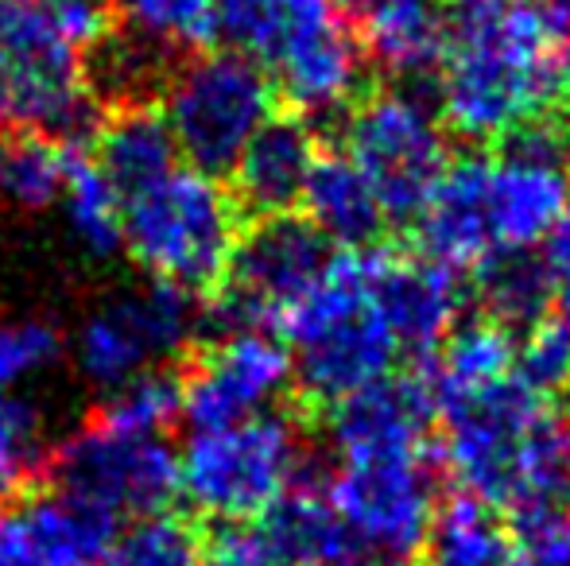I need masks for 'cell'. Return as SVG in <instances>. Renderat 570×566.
Listing matches in <instances>:
<instances>
[{"mask_svg": "<svg viewBox=\"0 0 570 566\" xmlns=\"http://www.w3.org/2000/svg\"><path fill=\"white\" fill-rule=\"evenodd\" d=\"M570 86V12L548 0H451L439 117L465 140L535 129Z\"/></svg>", "mask_w": 570, "mask_h": 566, "instance_id": "obj_1", "label": "cell"}, {"mask_svg": "<svg viewBox=\"0 0 570 566\" xmlns=\"http://www.w3.org/2000/svg\"><path fill=\"white\" fill-rule=\"evenodd\" d=\"M435 404L423 380H381L350 396L331 416L334 474L326 500L353 547L381 559L423 552L439 508L428 458Z\"/></svg>", "mask_w": 570, "mask_h": 566, "instance_id": "obj_2", "label": "cell"}, {"mask_svg": "<svg viewBox=\"0 0 570 566\" xmlns=\"http://www.w3.org/2000/svg\"><path fill=\"white\" fill-rule=\"evenodd\" d=\"M570 218V167L563 148L540 125L497 156L446 163L420 210L428 260L451 272H481L517 252H532Z\"/></svg>", "mask_w": 570, "mask_h": 566, "instance_id": "obj_3", "label": "cell"}, {"mask_svg": "<svg viewBox=\"0 0 570 566\" xmlns=\"http://www.w3.org/2000/svg\"><path fill=\"white\" fill-rule=\"evenodd\" d=\"M376 252H345L284 318L295 380L323 404L381 385L400 361V341L376 302Z\"/></svg>", "mask_w": 570, "mask_h": 566, "instance_id": "obj_4", "label": "cell"}, {"mask_svg": "<svg viewBox=\"0 0 570 566\" xmlns=\"http://www.w3.org/2000/svg\"><path fill=\"white\" fill-rule=\"evenodd\" d=\"M237 241V198L195 167L179 163L125 198L120 249L156 284H171L187 295L210 291L226 280Z\"/></svg>", "mask_w": 570, "mask_h": 566, "instance_id": "obj_5", "label": "cell"}, {"mask_svg": "<svg viewBox=\"0 0 570 566\" xmlns=\"http://www.w3.org/2000/svg\"><path fill=\"white\" fill-rule=\"evenodd\" d=\"M0 121L47 140L98 129L86 51L62 36L43 0L0 8Z\"/></svg>", "mask_w": 570, "mask_h": 566, "instance_id": "obj_6", "label": "cell"}, {"mask_svg": "<svg viewBox=\"0 0 570 566\" xmlns=\"http://www.w3.org/2000/svg\"><path fill=\"white\" fill-rule=\"evenodd\" d=\"M303 438L292 419L264 411L206 427L179 450V493L222 524H253L299 485Z\"/></svg>", "mask_w": 570, "mask_h": 566, "instance_id": "obj_7", "label": "cell"}, {"mask_svg": "<svg viewBox=\"0 0 570 566\" xmlns=\"http://www.w3.org/2000/svg\"><path fill=\"white\" fill-rule=\"evenodd\" d=\"M159 98L179 159L214 179L233 171L276 106L268 70L237 51H206L179 62L159 86Z\"/></svg>", "mask_w": 570, "mask_h": 566, "instance_id": "obj_8", "label": "cell"}, {"mask_svg": "<svg viewBox=\"0 0 570 566\" xmlns=\"http://www.w3.org/2000/svg\"><path fill=\"white\" fill-rule=\"evenodd\" d=\"M435 411L443 419V461L462 493L509 508L540 443L556 427L543 411V396L512 373L435 404Z\"/></svg>", "mask_w": 570, "mask_h": 566, "instance_id": "obj_9", "label": "cell"}, {"mask_svg": "<svg viewBox=\"0 0 570 566\" xmlns=\"http://www.w3.org/2000/svg\"><path fill=\"white\" fill-rule=\"evenodd\" d=\"M51 474L55 489L109 524L167 513L179 497V450L167 435H128L98 416L62 438Z\"/></svg>", "mask_w": 570, "mask_h": 566, "instance_id": "obj_10", "label": "cell"}, {"mask_svg": "<svg viewBox=\"0 0 570 566\" xmlns=\"http://www.w3.org/2000/svg\"><path fill=\"white\" fill-rule=\"evenodd\" d=\"M198 322L203 315L195 307V295L151 280L148 287L98 302L78 322L70 357L78 377L109 396L128 380L164 369L171 357H179L195 341Z\"/></svg>", "mask_w": 570, "mask_h": 566, "instance_id": "obj_11", "label": "cell"}, {"mask_svg": "<svg viewBox=\"0 0 570 566\" xmlns=\"http://www.w3.org/2000/svg\"><path fill=\"white\" fill-rule=\"evenodd\" d=\"M345 156L373 182L389 218H420L446 171V125L412 90H381L345 121Z\"/></svg>", "mask_w": 570, "mask_h": 566, "instance_id": "obj_12", "label": "cell"}, {"mask_svg": "<svg viewBox=\"0 0 570 566\" xmlns=\"http://www.w3.org/2000/svg\"><path fill=\"white\" fill-rule=\"evenodd\" d=\"M326 268L331 245L307 218H264L237 241L226 280L218 284L210 322L222 334L284 326Z\"/></svg>", "mask_w": 570, "mask_h": 566, "instance_id": "obj_13", "label": "cell"}, {"mask_svg": "<svg viewBox=\"0 0 570 566\" xmlns=\"http://www.w3.org/2000/svg\"><path fill=\"white\" fill-rule=\"evenodd\" d=\"M295 109L331 117L357 98L365 51L338 0H276V23L264 59Z\"/></svg>", "mask_w": 570, "mask_h": 566, "instance_id": "obj_14", "label": "cell"}, {"mask_svg": "<svg viewBox=\"0 0 570 566\" xmlns=\"http://www.w3.org/2000/svg\"><path fill=\"white\" fill-rule=\"evenodd\" d=\"M295 380L292 349L268 330H233L198 354L179 380L183 416L195 430L240 424L272 411Z\"/></svg>", "mask_w": 570, "mask_h": 566, "instance_id": "obj_15", "label": "cell"}, {"mask_svg": "<svg viewBox=\"0 0 570 566\" xmlns=\"http://www.w3.org/2000/svg\"><path fill=\"white\" fill-rule=\"evenodd\" d=\"M114 532L59 489L12 497L0 505V566H98Z\"/></svg>", "mask_w": 570, "mask_h": 566, "instance_id": "obj_16", "label": "cell"}, {"mask_svg": "<svg viewBox=\"0 0 570 566\" xmlns=\"http://www.w3.org/2000/svg\"><path fill=\"white\" fill-rule=\"evenodd\" d=\"M376 302L404 354H431L454 334L462 287L435 260H407L376 252Z\"/></svg>", "mask_w": 570, "mask_h": 566, "instance_id": "obj_17", "label": "cell"}, {"mask_svg": "<svg viewBox=\"0 0 570 566\" xmlns=\"http://www.w3.org/2000/svg\"><path fill=\"white\" fill-rule=\"evenodd\" d=\"M315 159L318 148L307 125L295 117H272L233 163V198L261 218H284L303 202Z\"/></svg>", "mask_w": 570, "mask_h": 566, "instance_id": "obj_18", "label": "cell"}, {"mask_svg": "<svg viewBox=\"0 0 570 566\" xmlns=\"http://www.w3.org/2000/svg\"><path fill=\"white\" fill-rule=\"evenodd\" d=\"M303 210L326 245H342L350 252L368 249L389 221L373 182L345 151H318L303 190Z\"/></svg>", "mask_w": 570, "mask_h": 566, "instance_id": "obj_19", "label": "cell"}, {"mask_svg": "<svg viewBox=\"0 0 570 566\" xmlns=\"http://www.w3.org/2000/svg\"><path fill=\"white\" fill-rule=\"evenodd\" d=\"M446 47V0H365L361 51L396 78L439 67Z\"/></svg>", "mask_w": 570, "mask_h": 566, "instance_id": "obj_20", "label": "cell"}, {"mask_svg": "<svg viewBox=\"0 0 570 566\" xmlns=\"http://www.w3.org/2000/svg\"><path fill=\"white\" fill-rule=\"evenodd\" d=\"M94 163L120 190V198L151 187L179 167V148L164 113L151 106H120L114 117L98 121V151Z\"/></svg>", "mask_w": 570, "mask_h": 566, "instance_id": "obj_21", "label": "cell"}, {"mask_svg": "<svg viewBox=\"0 0 570 566\" xmlns=\"http://www.w3.org/2000/svg\"><path fill=\"white\" fill-rule=\"evenodd\" d=\"M253 524L276 566H334L353 547L326 493L299 485Z\"/></svg>", "mask_w": 570, "mask_h": 566, "instance_id": "obj_22", "label": "cell"}, {"mask_svg": "<svg viewBox=\"0 0 570 566\" xmlns=\"http://www.w3.org/2000/svg\"><path fill=\"white\" fill-rule=\"evenodd\" d=\"M512 536L493 505L470 493H454L435 508L423 559L428 566H504L512 559Z\"/></svg>", "mask_w": 570, "mask_h": 566, "instance_id": "obj_23", "label": "cell"}, {"mask_svg": "<svg viewBox=\"0 0 570 566\" xmlns=\"http://www.w3.org/2000/svg\"><path fill=\"white\" fill-rule=\"evenodd\" d=\"M512 373H517V341H512L509 326L493 322V318L465 322L439 346L435 373L428 380L431 404L454 400V396L485 388Z\"/></svg>", "mask_w": 570, "mask_h": 566, "instance_id": "obj_24", "label": "cell"}, {"mask_svg": "<svg viewBox=\"0 0 570 566\" xmlns=\"http://www.w3.org/2000/svg\"><path fill=\"white\" fill-rule=\"evenodd\" d=\"M59 210L75 245L94 260H109L125 241V198L94 159L70 151Z\"/></svg>", "mask_w": 570, "mask_h": 566, "instance_id": "obj_25", "label": "cell"}, {"mask_svg": "<svg viewBox=\"0 0 570 566\" xmlns=\"http://www.w3.org/2000/svg\"><path fill=\"white\" fill-rule=\"evenodd\" d=\"M98 566H206V552L195 524L175 513H151L120 524Z\"/></svg>", "mask_w": 570, "mask_h": 566, "instance_id": "obj_26", "label": "cell"}, {"mask_svg": "<svg viewBox=\"0 0 570 566\" xmlns=\"http://www.w3.org/2000/svg\"><path fill=\"white\" fill-rule=\"evenodd\" d=\"M125 36L148 43L167 59L171 51L203 47L214 39L218 0H114Z\"/></svg>", "mask_w": 570, "mask_h": 566, "instance_id": "obj_27", "label": "cell"}, {"mask_svg": "<svg viewBox=\"0 0 570 566\" xmlns=\"http://www.w3.org/2000/svg\"><path fill=\"white\" fill-rule=\"evenodd\" d=\"M481 299L489 307V318L501 326H528L543 322L556 284L540 257L532 252H517V257H501L493 265L481 268Z\"/></svg>", "mask_w": 570, "mask_h": 566, "instance_id": "obj_28", "label": "cell"}, {"mask_svg": "<svg viewBox=\"0 0 570 566\" xmlns=\"http://www.w3.org/2000/svg\"><path fill=\"white\" fill-rule=\"evenodd\" d=\"M67 167H70V151L59 140L23 132L20 140L4 143V156H0V190L8 195V202L23 206V210H47V206H59Z\"/></svg>", "mask_w": 570, "mask_h": 566, "instance_id": "obj_29", "label": "cell"}, {"mask_svg": "<svg viewBox=\"0 0 570 566\" xmlns=\"http://www.w3.org/2000/svg\"><path fill=\"white\" fill-rule=\"evenodd\" d=\"M86 78H90L94 98L117 101V106H140V98L159 86L164 75V54L132 36H106L86 54Z\"/></svg>", "mask_w": 570, "mask_h": 566, "instance_id": "obj_30", "label": "cell"}, {"mask_svg": "<svg viewBox=\"0 0 570 566\" xmlns=\"http://www.w3.org/2000/svg\"><path fill=\"white\" fill-rule=\"evenodd\" d=\"M183 416L179 380L171 373L156 369L128 380L125 388L109 393L98 408V419L128 435H167V427Z\"/></svg>", "mask_w": 570, "mask_h": 566, "instance_id": "obj_31", "label": "cell"}, {"mask_svg": "<svg viewBox=\"0 0 570 566\" xmlns=\"http://www.w3.org/2000/svg\"><path fill=\"white\" fill-rule=\"evenodd\" d=\"M43 466V416L12 388H0V505L20 497Z\"/></svg>", "mask_w": 570, "mask_h": 566, "instance_id": "obj_32", "label": "cell"}, {"mask_svg": "<svg viewBox=\"0 0 570 566\" xmlns=\"http://www.w3.org/2000/svg\"><path fill=\"white\" fill-rule=\"evenodd\" d=\"M67 354L59 326L47 318H8L0 322V388L20 393L36 377L51 373Z\"/></svg>", "mask_w": 570, "mask_h": 566, "instance_id": "obj_33", "label": "cell"}, {"mask_svg": "<svg viewBox=\"0 0 570 566\" xmlns=\"http://www.w3.org/2000/svg\"><path fill=\"white\" fill-rule=\"evenodd\" d=\"M517 377L532 393L551 396L570 388V326L567 322H535L528 338L517 346Z\"/></svg>", "mask_w": 570, "mask_h": 566, "instance_id": "obj_34", "label": "cell"}, {"mask_svg": "<svg viewBox=\"0 0 570 566\" xmlns=\"http://www.w3.org/2000/svg\"><path fill=\"white\" fill-rule=\"evenodd\" d=\"M563 500L512 513V520H517V555L528 566H570V520Z\"/></svg>", "mask_w": 570, "mask_h": 566, "instance_id": "obj_35", "label": "cell"}, {"mask_svg": "<svg viewBox=\"0 0 570 566\" xmlns=\"http://www.w3.org/2000/svg\"><path fill=\"white\" fill-rule=\"evenodd\" d=\"M559 430H563V443H567V450H570V408H567V419H563V427H559Z\"/></svg>", "mask_w": 570, "mask_h": 566, "instance_id": "obj_36", "label": "cell"}, {"mask_svg": "<svg viewBox=\"0 0 570 566\" xmlns=\"http://www.w3.org/2000/svg\"><path fill=\"white\" fill-rule=\"evenodd\" d=\"M504 566H528V563H524V559H520V555H517V552H512V559H509V563H504Z\"/></svg>", "mask_w": 570, "mask_h": 566, "instance_id": "obj_37", "label": "cell"}, {"mask_svg": "<svg viewBox=\"0 0 570 566\" xmlns=\"http://www.w3.org/2000/svg\"><path fill=\"white\" fill-rule=\"evenodd\" d=\"M563 508H567V520H570V489H567V500H563Z\"/></svg>", "mask_w": 570, "mask_h": 566, "instance_id": "obj_38", "label": "cell"}, {"mask_svg": "<svg viewBox=\"0 0 570 566\" xmlns=\"http://www.w3.org/2000/svg\"><path fill=\"white\" fill-rule=\"evenodd\" d=\"M563 307H567V326H570V295H567V299H563Z\"/></svg>", "mask_w": 570, "mask_h": 566, "instance_id": "obj_39", "label": "cell"}, {"mask_svg": "<svg viewBox=\"0 0 570 566\" xmlns=\"http://www.w3.org/2000/svg\"><path fill=\"white\" fill-rule=\"evenodd\" d=\"M4 143H8V140H4V137H0V156H4Z\"/></svg>", "mask_w": 570, "mask_h": 566, "instance_id": "obj_40", "label": "cell"}, {"mask_svg": "<svg viewBox=\"0 0 570 566\" xmlns=\"http://www.w3.org/2000/svg\"><path fill=\"white\" fill-rule=\"evenodd\" d=\"M559 4H563V8H567V12H570V0H559Z\"/></svg>", "mask_w": 570, "mask_h": 566, "instance_id": "obj_41", "label": "cell"}, {"mask_svg": "<svg viewBox=\"0 0 570 566\" xmlns=\"http://www.w3.org/2000/svg\"><path fill=\"white\" fill-rule=\"evenodd\" d=\"M567 109H570V86H567Z\"/></svg>", "mask_w": 570, "mask_h": 566, "instance_id": "obj_42", "label": "cell"}, {"mask_svg": "<svg viewBox=\"0 0 570 566\" xmlns=\"http://www.w3.org/2000/svg\"><path fill=\"white\" fill-rule=\"evenodd\" d=\"M334 566H353V563H334Z\"/></svg>", "mask_w": 570, "mask_h": 566, "instance_id": "obj_43", "label": "cell"}]
</instances>
